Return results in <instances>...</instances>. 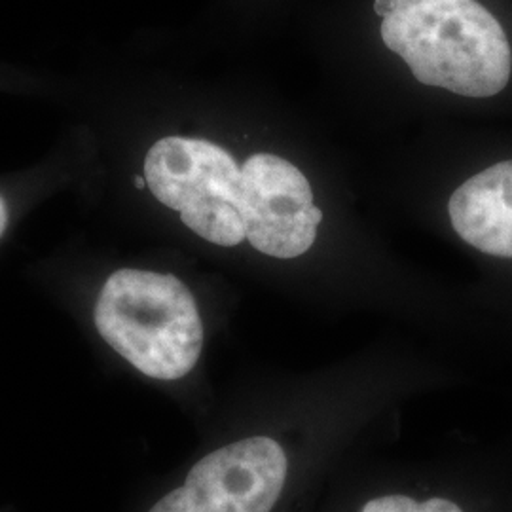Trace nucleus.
I'll return each mask as SVG.
<instances>
[{
    "label": "nucleus",
    "instance_id": "obj_3",
    "mask_svg": "<svg viewBox=\"0 0 512 512\" xmlns=\"http://www.w3.org/2000/svg\"><path fill=\"white\" fill-rule=\"evenodd\" d=\"M93 319L110 348L150 380L181 382L202 359L200 306L175 275L114 272L99 293Z\"/></svg>",
    "mask_w": 512,
    "mask_h": 512
},
{
    "label": "nucleus",
    "instance_id": "obj_7",
    "mask_svg": "<svg viewBox=\"0 0 512 512\" xmlns=\"http://www.w3.org/2000/svg\"><path fill=\"white\" fill-rule=\"evenodd\" d=\"M448 215L465 243L486 255L512 258V160L461 184L450 198Z\"/></svg>",
    "mask_w": 512,
    "mask_h": 512
},
{
    "label": "nucleus",
    "instance_id": "obj_5",
    "mask_svg": "<svg viewBox=\"0 0 512 512\" xmlns=\"http://www.w3.org/2000/svg\"><path fill=\"white\" fill-rule=\"evenodd\" d=\"M300 512H476L446 459L389 458L376 450L349 459Z\"/></svg>",
    "mask_w": 512,
    "mask_h": 512
},
{
    "label": "nucleus",
    "instance_id": "obj_9",
    "mask_svg": "<svg viewBox=\"0 0 512 512\" xmlns=\"http://www.w3.org/2000/svg\"><path fill=\"white\" fill-rule=\"evenodd\" d=\"M6 222H8V213H6V205H4L2 198H0V236H2V232L6 228Z\"/></svg>",
    "mask_w": 512,
    "mask_h": 512
},
{
    "label": "nucleus",
    "instance_id": "obj_1",
    "mask_svg": "<svg viewBox=\"0 0 512 512\" xmlns=\"http://www.w3.org/2000/svg\"><path fill=\"white\" fill-rule=\"evenodd\" d=\"M427 372L342 370L277 380L147 512H300L349 459L397 435Z\"/></svg>",
    "mask_w": 512,
    "mask_h": 512
},
{
    "label": "nucleus",
    "instance_id": "obj_8",
    "mask_svg": "<svg viewBox=\"0 0 512 512\" xmlns=\"http://www.w3.org/2000/svg\"><path fill=\"white\" fill-rule=\"evenodd\" d=\"M391 2H393V0H376V2H374V12H376L380 18H385V16L389 14V10H391Z\"/></svg>",
    "mask_w": 512,
    "mask_h": 512
},
{
    "label": "nucleus",
    "instance_id": "obj_4",
    "mask_svg": "<svg viewBox=\"0 0 512 512\" xmlns=\"http://www.w3.org/2000/svg\"><path fill=\"white\" fill-rule=\"evenodd\" d=\"M148 190L160 203L181 213L200 238L220 247L247 239L239 213L241 167L224 148L186 137H165L148 150Z\"/></svg>",
    "mask_w": 512,
    "mask_h": 512
},
{
    "label": "nucleus",
    "instance_id": "obj_10",
    "mask_svg": "<svg viewBox=\"0 0 512 512\" xmlns=\"http://www.w3.org/2000/svg\"><path fill=\"white\" fill-rule=\"evenodd\" d=\"M135 184H137L139 188H145V186H147V179H145V177H137Z\"/></svg>",
    "mask_w": 512,
    "mask_h": 512
},
{
    "label": "nucleus",
    "instance_id": "obj_2",
    "mask_svg": "<svg viewBox=\"0 0 512 512\" xmlns=\"http://www.w3.org/2000/svg\"><path fill=\"white\" fill-rule=\"evenodd\" d=\"M380 33L425 86L492 97L509 84V38L476 0H393Z\"/></svg>",
    "mask_w": 512,
    "mask_h": 512
},
{
    "label": "nucleus",
    "instance_id": "obj_6",
    "mask_svg": "<svg viewBox=\"0 0 512 512\" xmlns=\"http://www.w3.org/2000/svg\"><path fill=\"white\" fill-rule=\"evenodd\" d=\"M313 192L296 165L275 154H253L241 167L238 209L251 247L275 260L306 255L317 238Z\"/></svg>",
    "mask_w": 512,
    "mask_h": 512
}]
</instances>
